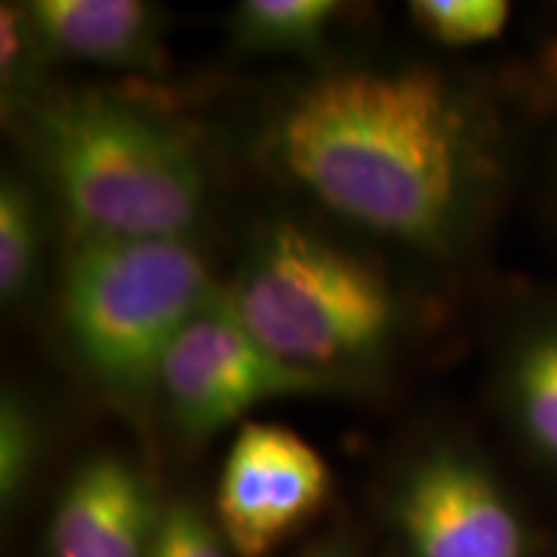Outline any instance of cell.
Here are the masks:
<instances>
[{
  "label": "cell",
  "instance_id": "cell-1",
  "mask_svg": "<svg viewBox=\"0 0 557 557\" xmlns=\"http://www.w3.org/2000/svg\"><path fill=\"white\" fill-rule=\"evenodd\" d=\"M267 152L292 184L351 225L444 253L491 173L465 94L426 65H341L282 96Z\"/></svg>",
  "mask_w": 557,
  "mask_h": 557
},
{
  "label": "cell",
  "instance_id": "cell-2",
  "mask_svg": "<svg viewBox=\"0 0 557 557\" xmlns=\"http://www.w3.org/2000/svg\"><path fill=\"white\" fill-rule=\"evenodd\" d=\"M21 122L78 238H189L207 173L176 124L101 90L39 96Z\"/></svg>",
  "mask_w": 557,
  "mask_h": 557
},
{
  "label": "cell",
  "instance_id": "cell-3",
  "mask_svg": "<svg viewBox=\"0 0 557 557\" xmlns=\"http://www.w3.org/2000/svg\"><path fill=\"white\" fill-rule=\"evenodd\" d=\"M225 299L278 359L333 382L385 357L400 323L377 263L292 220L250 240Z\"/></svg>",
  "mask_w": 557,
  "mask_h": 557
},
{
  "label": "cell",
  "instance_id": "cell-4",
  "mask_svg": "<svg viewBox=\"0 0 557 557\" xmlns=\"http://www.w3.org/2000/svg\"><path fill=\"white\" fill-rule=\"evenodd\" d=\"M218 292L189 238H75L62 329L96 385L139 400L158 389L173 341Z\"/></svg>",
  "mask_w": 557,
  "mask_h": 557
},
{
  "label": "cell",
  "instance_id": "cell-5",
  "mask_svg": "<svg viewBox=\"0 0 557 557\" xmlns=\"http://www.w3.org/2000/svg\"><path fill=\"white\" fill-rule=\"evenodd\" d=\"M333 385L269 351L235 315L220 287L173 341L158 393L173 423L199 438L218 434L269 400L329 393Z\"/></svg>",
  "mask_w": 557,
  "mask_h": 557
},
{
  "label": "cell",
  "instance_id": "cell-6",
  "mask_svg": "<svg viewBox=\"0 0 557 557\" xmlns=\"http://www.w3.org/2000/svg\"><path fill=\"white\" fill-rule=\"evenodd\" d=\"M389 517L406 557L527 555L524 524L504 485L451 444H436L403 468Z\"/></svg>",
  "mask_w": 557,
  "mask_h": 557
},
{
  "label": "cell",
  "instance_id": "cell-7",
  "mask_svg": "<svg viewBox=\"0 0 557 557\" xmlns=\"http://www.w3.org/2000/svg\"><path fill=\"white\" fill-rule=\"evenodd\" d=\"M323 455L276 423H243L218 485V527L238 557H267L331 496Z\"/></svg>",
  "mask_w": 557,
  "mask_h": 557
},
{
  "label": "cell",
  "instance_id": "cell-8",
  "mask_svg": "<svg viewBox=\"0 0 557 557\" xmlns=\"http://www.w3.org/2000/svg\"><path fill=\"white\" fill-rule=\"evenodd\" d=\"M160 513L148 475L129 457L99 451L62 487L47 549L52 557H148Z\"/></svg>",
  "mask_w": 557,
  "mask_h": 557
},
{
  "label": "cell",
  "instance_id": "cell-9",
  "mask_svg": "<svg viewBox=\"0 0 557 557\" xmlns=\"http://www.w3.org/2000/svg\"><path fill=\"white\" fill-rule=\"evenodd\" d=\"M45 58L116 70L165 67L160 11L139 0H34L24 3Z\"/></svg>",
  "mask_w": 557,
  "mask_h": 557
},
{
  "label": "cell",
  "instance_id": "cell-10",
  "mask_svg": "<svg viewBox=\"0 0 557 557\" xmlns=\"http://www.w3.org/2000/svg\"><path fill=\"white\" fill-rule=\"evenodd\" d=\"M506 400L529 447L557 465V318L529 329L513 346Z\"/></svg>",
  "mask_w": 557,
  "mask_h": 557
},
{
  "label": "cell",
  "instance_id": "cell-11",
  "mask_svg": "<svg viewBox=\"0 0 557 557\" xmlns=\"http://www.w3.org/2000/svg\"><path fill=\"white\" fill-rule=\"evenodd\" d=\"M344 5L336 0H246L230 16V37L240 52H312L323 45Z\"/></svg>",
  "mask_w": 557,
  "mask_h": 557
},
{
  "label": "cell",
  "instance_id": "cell-12",
  "mask_svg": "<svg viewBox=\"0 0 557 557\" xmlns=\"http://www.w3.org/2000/svg\"><path fill=\"white\" fill-rule=\"evenodd\" d=\"M45 220L32 186L16 176L0 184V297L16 305L29 295L39 274Z\"/></svg>",
  "mask_w": 557,
  "mask_h": 557
},
{
  "label": "cell",
  "instance_id": "cell-13",
  "mask_svg": "<svg viewBox=\"0 0 557 557\" xmlns=\"http://www.w3.org/2000/svg\"><path fill=\"white\" fill-rule=\"evenodd\" d=\"M408 11L426 37L449 47L498 39L511 18L506 0H416Z\"/></svg>",
  "mask_w": 557,
  "mask_h": 557
},
{
  "label": "cell",
  "instance_id": "cell-14",
  "mask_svg": "<svg viewBox=\"0 0 557 557\" xmlns=\"http://www.w3.org/2000/svg\"><path fill=\"white\" fill-rule=\"evenodd\" d=\"M41 423L34 416L32 403L16 389L0 403V504L5 511L18 506L29 487L41 457Z\"/></svg>",
  "mask_w": 557,
  "mask_h": 557
},
{
  "label": "cell",
  "instance_id": "cell-15",
  "mask_svg": "<svg viewBox=\"0 0 557 557\" xmlns=\"http://www.w3.org/2000/svg\"><path fill=\"white\" fill-rule=\"evenodd\" d=\"M225 537L191 500H171L163 506L148 557H225Z\"/></svg>",
  "mask_w": 557,
  "mask_h": 557
},
{
  "label": "cell",
  "instance_id": "cell-16",
  "mask_svg": "<svg viewBox=\"0 0 557 557\" xmlns=\"http://www.w3.org/2000/svg\"><path fill=\"white\" fill-rule=\"evenodd\" d=\"M45 58L37 34L32 29L26 5L3 3L0 11V73H3V90L11 99L24 101L21 90L29 88L32 75Z\"/></svg>",
  "mask_w": 557,
  "mask_h": 557
},
{
  "label": "cell",
  "instance_id": "cell-17",
  "mask_svg": "<svg viewBox=\"0 0 557 557\" xmlns=\"http://www.w3.org/2000/svg\"><path fill=\"white\" fill-rule=\"evenodd\" d=\"M305 557H351V555H346L344 549H338V547H325V549H315V553H310Z\"/></svg>",
  "mask_w": 557,
  "mask_h": 557
}]
</instances>
